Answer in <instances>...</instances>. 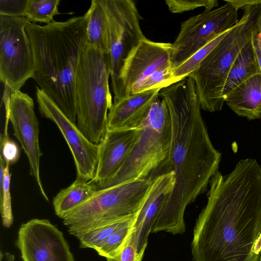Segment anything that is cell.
Wrapping results in <instances>:
<instances>
[{
	"instance_id": "cell-11",
	"label": "cell",
	"mask_w": 261,
	"mask_h": 261,
	"mask_svg": "<svg viewBox=\"0 0 261 261\" xmlns=\"http://www.w3.org/2000/svg\"><path fill=\"white\" fill-rule=\"evenodd\" d=\"M36 97L42 116L50 119L59 128L71 152L77 178L87 181L94 177L98 162L99 145L91 142L59 108L40 88Z\"/></svg>"
},
{
	"instance_id": "cell-16",
	"label": "cell",
	"mask_w": 261,
	"mask_h": 261,
	"mask_svg": "<svg viewBox=\"0 0 261 261\" xmlns=\"http://www.w3.org/2000/svg\"><path fill=\"white\" fill-rule=\"evenodd\" d=\"M138 135V129H108L99 144L98 158L94 178L96 187L110 180L127 158Z\"/></svg>"
},
{
	"instance_id": "cell-30",
	"label": "cell",
	"mask_w": 261,
	"mask_h": 261,
	"mask_svg": "<svg viewBox=\"0 0 261 261\" xmlns=\"http://www.w3.org/2000/svg\"><path fill=\"white\" fill-rule=\"evenodd\" d=\"M0 146L1 156L6 163L13 164L18 161L20 157V150L18 145L3 134H1Z\"/></svg>"
},
{
	"instance_id": "cell-19",
	"label": "cell",
	"mask_w": 261,
	"mask_h": 261,
	"mask_svg": "<svg viewBox=\"0 0 261 261\" xmlns=\"http://www.w3.org/2000/svg\"><path fill=\"white\" fill-rule=\"evenodd\" d=\"M97 191L91 181L76 178L67 188L61 189L54 197L55 214L63 219L65 215L90 198Z\"/></svg>"
},
{
	"instance_id": "cell-26",
	"label": "cell",
	"mask_w": 261,
	"mask_h": 261,
	"mask_svg": "<svg viewBox=\"0 0 261 261\" xmlns=\"http://www.w3.org/2000/svg\"><path fill=\"white\" fill-rule=\"evenodd\" d=\"M135 222L136 221L110 235L94 250L99 255L106 258L114 257L122 249L132 234Z\"/></svg>"
},
{
	"instance_id": "cell-35",
	"label": "cell",
	"mask_w": 261,
	"mask_h": 261,
	"mask_svg": "<svg viewBox=\"0 0 261 261\" xmlns=\"http://www.w3.org/2000/svg\"><path fill=\"white\" fill-rule=\"evenodd\" d=\"M259 261H261V255H260V257Z\"/></svg>"
},
{
	"instance_id": "cell-5",
	"label": "cell",
	"mask_w": 261,
	"mask_h": 261,
	"mask_svg": "<svg viewBox=\"0 0 261 261\" xmlns=\"http://www.w3.org/2000/svg\"><path fill=\"white\" fill-rule=\"evenodd\" d=\"M244 12L237 24L189 76L194 81L201 109H222L223 95L231 67L242 48L252 40L261 9V0H241Z\"/></svg>"
},
{
	"instance_id": "cell-10",
	"label": "cell",
	"mask_w": 261,
	"mask_h": 261,
	"mask_svg": "<svg viewBox=\"0 0 261 261\" xmlns=\"http://www.w3.org/2000/svg\"><path fill=\"white\" fill-rule=\"evenodd\" d=\"M25 17L0 15V80L11 93L19 91L35 72L32 45L25 31Z\"/></svg>"
},
{
	"instance_id": "cell-25",
	"label": "cell",
	"mask_w": 261,
	"mask_h": 261,
	"mask_svg": "<svg viewBox=\"0 0 261 261\" xmlns=\"http://www.w3.org/2000/svg\"><path fill=\"white\" fill-rule=\"evenodd\" d=\"M60 3V0H28L24 17L34 23H51L54 17L59 14Z\"/></svg>"
},
{
	"instance_id": "cell-12",
	"label": "cell",
	"mask_w": 261,
	"mask_h": 261,
	"mask_svg": "<svg viewBox=\"0 0 261 261\" xmlns=\"http://www.w3.org/2000/svg\"><path fill=\"white\" fill-rule=\"evenodd\" d=\"M16 244L23 261H74L63 233L48 219L22 224Z\"/></svg>"
},
{
	"instance_id": "cell-14",
	"label": "cell",
	"mask_w": 261,
	"mask_h": 261,
	"mask_svg": "<svg viewBox=\"0 0 261 261\" xmlns=\"http://www.w3.org/2000/svg\"><path fill=\"white\" fill-rule=\"evenodd\" d=\"M174 184L172 171L152 179L144 202L138 213L130 238L137 246L138 253L143 256L148 244L149 235L173 191Z\"/></svg>"
},
{
	"instance_id": "cell-15",
	"label": "cell",
	"mask_w": 261,
	"mask_h": 261,
	"mask_svg": "<svg viewBox=\"0 0 261 261\" xmlns=\"http://www.w3.org/2000/svg\"><path fill=\"white\" fill-rule=\"evenodd\" d=\"M170 43L158 42L145 38L125 64L122 81L126 96L132 88L156 71L171 66Z\"/></svg>"
},
{
	"instance_id": "cell-2",
	"label": "cell",
	"mask_w": 261,
	"mask_h": 261,
	"mask_svg": "<svg viewBox=\"0 0 261 261\" xmlns=\"http://www.w3.org/2000/svg\"><path fill=\"white\" fill-rule=\"evenodd\" d=\"M159 95L165 101L170 116L168 163L175 184L151 233L182 234L186 208L207 190L211 179L218 171L221 153L210 140L191 77L161 89Z\"/></svg>"
},
{
	"instance_id": "cell-20",
	"label": "cell",
	"mask_w": 261,
	"mask_h": 261,
	"mask_svg": "<svg viewBox=\"0 0 261 261\" xmlns=\"http://www.w3.org/2000/svg\"><path fill=\"white\" fill-rule=\"evenodd\" d=\"M261 73L252 40L241 50L233 62L225 82L224 97L251 77Z\"/></svg>"
},
{
	"instance_id": "cell-29",
	"label": "cell",
	"mask_w": 261,
	"mask_h": 261,
	"mask_svg": "<svg viewBox=\"0 0 261 261\" xmlns=\"http://www.w3.org/2000/svg\"><path fill=\"white\" fill-rule=\"evenodd\" d=\"M28 0H0V15L24 17Z\"/></svg>"
},
{
	"instance_id": "cell-33",
	"label": "cell",
	"mask_w": 261,
	"mask_h": 261,
	"mask_svg": "<svg viewBox=\"0 0 261 261\" xmlns=\"http://www.w3.org/2000/svg\"><path fill=\"white\" fill-rule=\"evenodd\" d=\"M256 40L258 48L261 51V31H258L256 29Z\"/></svg>"
},
{
	"instance_id": "cell-6",
	"label": "cell",
	"mask_w": 261,
	"mask_h": 261,
	"mask_svg": "<svg viewBox=\"0 0 261 261\" xmlns=\"http://www.w3.org/2000/svg\"><path fill=\"white\" fill-rule=\"evenodd\" d=\"M137 129V138L124 163L110 180L98 187L97 190L138 179H153V173L165 167L170 170L168 156L171 119L167 105L159 94Z\"/></svg>"
},
{
	"instance_id": "cell-31",
	"label": "cell",
	"mask_w": 261,
	"mask_h": 261,
	"mask_svg": "<svg viewBox=\"0 0 261 261\" xmlns=\"http://www.w3.org/2000/svg\"><path fill=\"white\" fill-rule=\"evenodd\" d=\"M130 238L120 252L114 257L107 258V261H142L143 256L138 253L137 246Z\"/></svg>"
},
{
	"instance_id": "cell-32",
	"label": "cell",
	"mask_w": 261,
	"mask_h": 261,
	"mask_svg": "<svg viewBox=\"0 0 261 261\" xmlns=\"http://www.w3.org/2000/svg\"><path fill=\"white\" fill-rule=\"evenodd\" d=\"M252 42L258 61L260 70L261 71V51H260L256 40V26L253 30L252 36Z\"/></svg>"
},
{
	"instance_id": "cell-3",
	"label": "cell",
	"mask_w": 261,
	"mask_h": 261,
	"mask_svg": "<svg viewBox=\"0 0 261 261\" xmlns=\"http://www.w3.org/2000/svg\"><path fill=\"white\" fill-rule=\"evenodd\" d=\"M88 12L44 25L29 22L25 31L35 60L32 78L73 122L76 123L74 84L77 68L87 42Z\"/></svg>"
},
{
	"instance_id": "cell-1",
	"label": "cell",
	"mask_w": 261,
	"mask_h": 261,
	"mask_svg": "<svg viewBox=\"0 0 261 261\" xmlns=\"http://www.w3.org/2000/svg\"><path fill=\"white\" fill-rule=\"evenodd\" d=\"M207 201L193 230V261H259L261 165L240 160L233 170L212 177Z\"/></svg>"
},
{
	"instance_id": "cell-9",
	"label": "cell",
	"mask_w": 261,
	"mask_h": 261,
	"mask_svg": "<svg viewBox=\"0 0 261 261\" xmlns=\"http://www.w3.org/2000/svg\"><path fill=\"white\" fill-rule=\"evenodd\" d=\"M219 8L204 10L181 24L179 32L171 45L170 62L174 69L214 39L238 23L237 0L225 1Z\"/></svg>"
},
{
	"instance_id": "cell-18",
	"label": "cell",
	"mask_w": 261,
	"mask_h": 261,
	"mask_svg": "<svg viewBox=\"0 0 261 261\" xmlns=\"http://www.w3.org/2000/svg\"><path fill=\"white\" fill-rule=\"evenodd\" d=\"M227 105L239 116L248 120L261 118V73L234 89L225 98Z\"/></svg>"
},
{
	"instance_id": "cell-28",
	"label": "cell",
	"mask_w": 261,
	"mask_h": 261,
	"mask_svg": "<svg viewBox=\"0 0 261 261\" xmlns=\"http://www.w3.org/2000/svg\"><path fill=\"white\" fill-rule=\"evenodd\" d=\"M165 3L173 13H180L199 7H204L205 10H211L219 4L217 0H166Z\"/></svg>"
},
{
	"instance_id": "cell-23",
	"label": "cell",
	"mask_w": 261,
	"mask_h": 261,
	"mask_svg": "<svg viewBox=\"0 0 261 261\" xmlns=\"http://www.w3.org/2000/svg\"><path fill=\"white\" fill-rule=\"evenodd\" d=\"M0 208L3 225L9 227L13 224L10 194V164L6 163L0 155Z\"/></svg>"
},
{
	"instance_id": "cell-27",
	"label": "cell",
	"mask_w": 261,
	"mask_h": 261,
	"mask_svg": "<svg viewBox=\"0 0 261 261\" xmlns=\"http://www.w3.org/2000/svg\"><path fill=\"white\" fill-rule=\"evenodd\" d=\"M171 66L159 69L146 77L130 90L128 95L156 88H163L176 83Z\"/></svg>"
},
{
	"instance_id": "cell-21",
	"label": "cell",
	"mask_w": 261,
	"mask_h": 261,
	"mask_svg": "<svg viewBox=\"0 0 261 261\" xmlns=\"http://www.w3.org/2000/svg\"><path fill=\"white\" fill-rule=\"evenodd\" d=\"M87 12V43L96 49L108 53L107 18L98 0L91 1Z\"/></svg>"
},
{
	"instance_id": "cell-4",
	"label": "cell",
	"mask_w": 261,
	"mask_h": 261,
	"mask_svg": "<svg viewBox=\"0 0 261 261\" xmlns=\"http://www.w3.org/2000/svg\"><path fill=\"white\" fill-rule=\"evenodd\" d=\"M110 77L109 54L95 49L87 41L75 79L76 124L96 145L101 143L108 130V111L113 104Z\"/></svg>"
},
{
	"instance_id": "cell-7",
	"label": "cell",
	"mask_w": 261,
	"mask_h": 261,
	"mask_svg": "<svg viewBox=\"0 0 261 261\" xmlns=\"http://www.w3.org/2000/svg\"><path fill=\"white\" fill-rule=\"evenodd\" d=\"M152 179L141 178L98 190L88 200L63 218L69 233L75 237L99 225L136 216L140 210Z\"/></svg>"
},
{
	"instance_id": "cell-13",
	"label": "cell",
	"mask_w": 261,
	"mask_h": 261,
	"mask_svg": "<svg viewBox=\"0 0 261 261\" xmlns=\"http://www.w3.org/2000/svg\"><path fill=\"white\" fill-rule=\"evenodd\" d=\"M8 117L14 135L27 156L30 175L35 179L41 195L48 201L40 175V161L42 153L39 142V122L35 115L33 99L20 90L11 93Z\"/></svg>"
},
{
	"instance_id": "cell-8",
	"label": "cell",
	"mask_w": 261,
	"mask_h": 261,
	"mask_svg": "<svg viewBox=\"0 0 261 261\" xmlns=\"http://www.w3.org/2000/svg\"><path fill=\"white\" fill-rule=\"evenodd\" d=\"M106 14L110 79L114 101L126 96L122 81L126 62L145 36L141 27V16L132 0H98Z\"/></svg>"
},
{
	"instance_id": "cell-34",
	"label": "cell",
	"mask_w": 261,
	"mask_h": 261,
	"mask_svg": "<svg viewBox=\"0 0 261 261\" xmlns=\"http://www.w3.org/2000/svg\"><path fill=\"white\" fill-rule=\"evenodd\" d=\"M256 27L258 31H261V9L257 18Z\"/></svg>"
},
{
	"instance_id": "cell-24",
	"label": "cell",
	"mask_w": 261,
	"mask_h": 261,
	"mask_svg": "<svg viewBox=\"0 0 261 261\" xmlns=\"http://www.w3.org/2000/svg\"><path fill=\"white\" fill-rule=\"evenodd\" d=\"M231 29L214 39L196 52L190 58L174 69L173 76L175 81L177 82L189 76L198 67L201 62L228 34Z\"/></svg>"
},
{
	"instance_id": "cell-22",
	"label": "cell",
	"mask_w": 261,
	"mask_h": 261,
	"mask_svg": "<svg viewBox=\"0 0 261 261\" xmlns=\"http://www.w3.org/2000/svg\"><path fill=\"white\" fill-rule=\"evenodd\" d=\"M137 215L105 223L79 234L76 237L80 241V247L94 249L110 235L118 229L135 222L136 221Z\"/></svg>"
},
{
	"instance_id": "cell-17",
	"label": "cell",
	"mask_w": 261,
	"mask_h": 261,
	"mask_svg": "<svg viewBox=\"0 0 261 261\" xmlns=\"http://www.w3.org/2000/svg\"><path fill=\"white\" fill-rule=\"evenodd\" d=\"M161 88L128 95L113 102L108 115V129L138 128L144 121Z\"/></svg>"
}]
</instances>
